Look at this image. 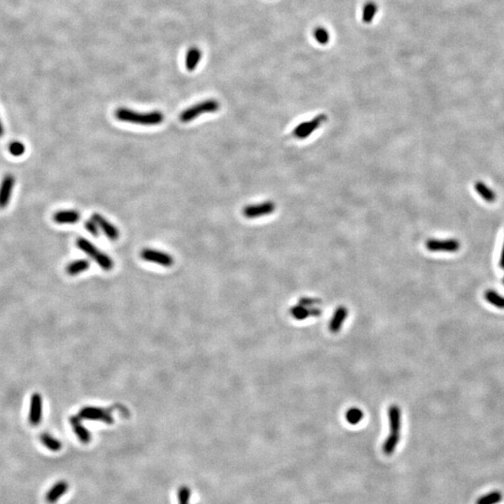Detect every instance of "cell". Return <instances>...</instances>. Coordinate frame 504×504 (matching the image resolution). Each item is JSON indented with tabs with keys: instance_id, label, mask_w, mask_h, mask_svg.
I'll list each match as a JSON object with an SVG mask.
<instances>
[{
	"instance_id": "33",
	"label": "cell",
	"mask_w": 504,
	"mask_h": 504,
	"mask_svg": "<svg viewBox=\"0 0 504 504\" xmlns=\"http://www.w3.org/2000/svg\"><path fill=\"white\" fill-rule=\"evenodd\" d=\"M502 282H503V285H504V277H503V280H502Z\"/></svg>"
},
{
	"instance_id": "29",
	"label": "cell",
	"mask_w": 504,
	"mask_h": 504,
	"mask_svg": "<svg viewBox=\"0 0 504 504\" xmlns=\"http://www.w3.org/2000/svg\"><path fill=\"white\" fill-rule=\"evenodd\" d=\"M84 227L93 236L99 235V227H98V224H96V222L92 220V218L84 223Z\"/></svg>"
},
{
	"instance_id": "2",
	"label": "cell",
	"mask_w": 504,
	"mask_h": 504,
	"mask_svg": "<svg viewBox=\"0 0 504 504\" xmlns=\"http://www.w3.org/2000/svg\"><path fill=\"white\" fill-rule=\"evenodd\" d=\"M389 422H390V435L386 439L383 445V452L387 456H390L395 452L396 447L401 440V411L397 405H391L389 409Z\"/></svg>"
},
{
	"instance_id": "10",
	"label": "cell",
	"mask_w": 504,
	"mask_h": 504,
	"mask_svg": "<svg viewBox=\"0 0 504 504\" xmlns=\"http://www.w3.org/2000/svg\"><path fill=\"white\" fill-rule=\"evenodd\" d=\"M426 247L430 251H458L460 247V243L456 239H447V240H438V239H429L426 242Z\"/></svg>"
},
{
	"instance_id": "24",
	"label": "cell",
	"mask_w": 504,
	"mask_h": 504,
	"mask_svg": "<svg viewBox=\"0 0 504 504\" xmlns=\"http://www.w3.org/2000/svg\"><path fill=\"white\" fill-rule=\"evenodd\" d=\"M502 499V494L499 491L487 493L477 499L476 504H498Z\"/></svg>"
},
{
	"instance_id": "1",
	"label": "cell",
	"mask_w": 504,
	"mask_h": 504,
	"mask_svg": "<svg viewBox=\"0 0 504 504\" xmlns=\"http://www.w3.org/2000/svg\"><path fill=\"white\" fill-rule=\"evenodd\" d=\"M115 117L124 122L139 125H158L164 121L165 116L158 110L149 112H138L132 109L120 108L115 111Z\"/></svg>"
},
{
	"instance_id": "26",
	"label": "cell",
	"mask_w": 504,
	"mask_h": 504,
	"mask_svg": "<svg viewBox=\"0 0 504 504\" xmlns=\"http://www.w3.org/2000/svg\"><path fill=\"white\" fill-rule=\"evenodd\" d=\"M314 38L321 45H326L330 41V33L325 27L319 26L314 30Z\"/></svg>"
},
{
	"instance_id": "19",
	"label": "cell",
	"mask_w": 504,
	"mask_h": 504,
	"mask_svg": "<svg viewBox=\"0 0 504 504\" xmlns=\"http://www.w3.org/2000/svg\"><path fill=\"white\" fill-rule=\"evenodd\" d=\"M89 267H90L89 261L84 260V259L77 260V261L70 263L67 266V273L69 275H76L89 269Z\"/></svg>"
},
{
	"instance_id": "9",
	"label": "cell",
	"mask_w": 504,
	"mask_h": 504,
	"mask_svg": "<svg viewBox=\"0 0 504 504\" xmlns=\"http://www.w3.org/2000/svg\"><path fill=\"white\" fill-rule=\"evenodd\" d=\"M15 186V178L12 174L5 175L0 183V208H5L10 204L13 189Z\"/></svg>"
},
{
	"instance_id": "32",
	"label": "cell",
	"mask_w": 504,
	"mask_h": 504,
	"mask_svg": "<svg viewBox=\"0 0 504 504\" xmlns=\"http://www.w3.org/2000/svg\"><path fill=\"white\" fill-rule=\"evenodd\" d=\"M4 133H5V129H4V126H3V123L0 119V138L4 136Z\"/></svg>"
},
{
	"instance_id": "17",
	"label": "cell",
	"mask_w": 504,
	"mask_h": 504,
	"mask_svg": "<svg viewBox=\"0 0 504 504\" xmlns=\"http://www.w3.org/2000/svg\"><path fill=\"white\" fill-rule=\"evenodd\" d=\"M80 218V214L77 210H61L53 215V220L58 224H77Z\"/></svg>"
},
{
	"instance_id": "20",
	"label": "cell",
	"mask_w": 504,
	"mask_h": 504,
	"mask_svg": "<svg viewBox=\"0 0 504 504\" xmlns=\"http://www.w3.org/2000/svg\"><path fill=\"white\" fill-rule=\"evenodd\" d=\"M378 12V5L374 1H368L363 7L362 11V21L363 23H372Z\"/></svg>"
},
{
	"instance_id": "6",
	"label": "cell",
	"mask_w": 504,
	"mask_h": 504,
	"mask_svg": "<svg viewBox=\"0 0 504 504\" xmlns=\"http://www.w3.org/2000/svg\"><path fill=\"white\" fill-rule=\"evenodd\" d=\"M275 204L273 201H264L260 204L248 205L243 209V215L246 218H258L275 212Z\"/></svg>"
},
{
	"instance_id": "22",
	"label": "cell",
	"mask_w": 504,
	"mask_h": 504,
	"mask_svg": "<svg viewBox=\"0 0 504 504\" xmlns=\"http://www.w3.org/2000/svg\"><path fill=\"white\" fill-rule=\"evenodd\" d=\"M201 52L197 48H192L186 56V68L189 71L195 70L200 62Z\"/></svg>"
},
{
	"instance_id": "7",
	"label": "cell",
	"mask_w": 504,
	"mask_h": 504,
	"mask_svg": "<svg viewBox=\"0 0 504 504\" xmlns=\"http://www.w3.org/2000/svg\"><path fill=\"white\" fill-rule=\"evenodd\" d=\"M80 419H88V420H96L102 421L107 424H112L114 419L110 413L103 408L99 407L87 406L82 408L79 413Z\"/></svg>"
},
{
	"instance_id": "13",
	"label": "cell",
	"mask_w": 504,
	"mask_h": 504,
	"mask_svg": "<svg viewBox=\"0 0 504 504\" xmlns=\"http://www.w3.org/2000/svg\"><path fill=\"white\" fill-rule=\"evenodd\" d=\"M69 483L65 480H61L55 483L51 489L46 493V501L48 503L54 504L57 502L59 498H62L69 490Z\"/></svg>"
},
{
	"instance_id": "25",
	"label": "cell",
	"mask_w": 504,
	"mask_h": 504,
	"mask_svg": "<svg viewBox=\"0 0 504 504\" xmlns=\"http://www.w3.org/2000/svg\"><path fill=\"white\" fill-rule=\"evenodd\" d=\"M345 418L350 424H358L363 418V412L359 408H350L345 414Z\"/></svg>"
},
{
	"instance_id": "12",
	"label": "cell",
	"mask_w": 504,
	"mask_h": 504,
	"mask_svg": "<svg viewBox=\"0 0 504 504\" xmlns=\"http://www.w3.org/2000/svg\"><path fill=\"white\" fill-rule=\"evenodd\" d=\"M92 220L98 224L99 229L102 230L104 235H106L109 240L116 241L120 236V232L118 228L111 223H109L107 218H104L102 215L94 213L92 214Z\"/></svg>"
},
{
	"instance_id": "14",
	"label": "cell",
	"mask_w": 504,
	"mask_h": 504,
	"mask_svg": "<svg viewBox=\"0 0 504 504\" xmlns=\"http://www.w3.org/2000/svg\"><path fill=\"white\" fill-rule=\"evenodd\" d=\"M69 423H70L72 429L74 430L75 434L80 439V441L82 444H89L90 443L91 439H92L91 433L82 425L79 416L78 417H74V416L73 417H70L69 418Z\"/></svg>"
},
{
	"instance_id": "5",
	"label": "cell",
	"mask_w": 504,
	"mask_h": 504,
	"mask_svg": "<svg viewBox=\"0 0 504 504\" xmlns=\"http://www.w3.org/2000/svg\"><path fill=\"white\" fill-rule=\"evenodd\" d=\"M327 118L328 117L326 114H320L311 120L299 123L298 125L293 129L292 133V137L300 140L309 138L313 133L316 132L326 121Z\"/></svg>"
},
{
	"instance_id": "27",
	"label": "cell",
	"mask_w": 504,
	"mask_h": 504,
	"mask_svg": "<svg viewBox=\"0 0 504 504\" xmlns=\"http://www.w3.org/2000/svg\"><path fill=\"white\" fill-rule=\"evenodd\" d=\"M9 151L15 157H20L25 152V146L21 141H12L9 145Z\"/></svg>"
},
{
	"instance_id": "3",
	"label": "cell",
	"mask_w": 504,
	"mask_h": 504,
	"mask_svg": "<svg viewBox=\"0 0 504 504\" xmlns=\"http://www.w3.org/2000/svg\"><path fill=\"white\" fill-rule=\"evenodd\" d=\"M78 248H80L81 251L86 253L89 257H91L94 262L105 271H110L113 268V261L112 259L105 254L104 252L100 251L97 246L92 244L90 241L87 240L83 237L78 238L76 242Z\"/></svg>"
},
{
	"instance_id": "8",
	"label": "cell",
	"mask_w": 504,
	"mask_h": 504,
	"mask_svg": "<svg viewBox=\"0 0 504 504\" xmlns=\"http://www.w3.org/2000/svg\"><path fill=\"white\" fill-rule=\"evenodd\" d=\"M140 256L146 262L154 263L165 267H170L174 264V259L170 254L156 249L144 248L140 253Z\"/></svg>"
},
{
	"instance_id": "11",
	"label": "cell",
	"mask_w": 504,
	"mask_h": 504,
	"mask_svg": "<svg viewBox=\"0 0 504 504\" xmlns=\"http://www.w3.org/2000/svg\"><path fill=\"white\" fill-rule=\"evenodd\" d=\"M43 401L40 393L36 392L31 396L30 409H29V422L32 426H38L42 419Z\"/></svg>"
},
{
	"instance_id": "21",
	"label": "cell",
	"mask_w": 504,
	"mask_h": 504,
	"mask_svg": "<svg viewBox=\"0 0 504 504\" xmlns=\"http://www.w3.org/2000/svg\"><path fill=\"white\" fill-rule=\"evenodd\" d=\"M475 188H476V192L478 193V195H480L483 199H485L488 203H493L494 201L496 200V198H497L496 194L490 188H488L486 184L483 183L481 181H478L475 185Z\"/></svg>"
},
{
	"instance_id": "16",
	"label": "cell",
	"mask_w": 504,
	"mask_h": 504,
	"mask_svg": "<svg viewBox=\"0 0 504 504\" xmlns=\"http://www.w3.org/2000/svg\"><path fill=\"white\" fill-rule=\"evenodd\" d=\"M348 316H349V310L346 309V307H344L343 305L339 306L336 311L334 312L333 317L330 322V325H329L330 331L332 333L338 332L343 326Z\"/></svg>"
},
{
	"instance_id": "28",
	"label": "cell",
	"mask_w": 504,
	"mask_h": 504,
	"mask_svg": "<svg viewBox=\"0 0 504 504\" xmlns=\"http://www.w3.org/2000/svg\"><path fill=\"white\" fill-rule=\"evenodd\" d=\"M191 490L188 487L183 486L178 489V501L179 504H189L190 498H191Z\"/></svg>"
},
{
	"instance_id": "23",
	"label": "cell",
	"mask_w": 504,
	"mask_h": 504,
	"mask_svg": "<svg viewBox=\"0 0 504 504\" xmlns=\"http://www.w3.org/2000/svg\"><path fill=\"white\" fill-rule=\"evenodd\" d=\"M485 298L489 304H492L495 307L504 309V297L499 295L498 292L493 290H487L485 292Z\"/></svg>"
},
{
	"instance_id": "18",
	"label": "cell",
	"mask_w": 504,
	"mask_h": 504,
	"mask_svg": "<svg viewBox=\"0 0 504 504\" xmlns=\"http://www.w3.org/2000/svg\"><path fill=\"white\" fill-rule=\"evenodd\" d=\"M42 445L52 452H58L62 449L61 442L48 432H43L40 437Z\"/></svg>"
},
{
	"instance_id": "15",
	"label": "cell",
	"mask_w": 504,
	"mask_h": 504,
	"mask_svg": "<svg viewBox=\"0 0 504 504\" xmlns=\"http://www.w3.org/2000/svg\"><path fill=\"white\" fill-rule=\"evenodd\" d=\"M290 312L291 315L298 321H303L308 317H320L321 315V310L319 307L308 308L300 304L292 306Z\"/></svg>"
},
{
	"instance_id": "4",
	"label": "cell",
	"mask_w": 504,
	"mask_h": 504,
	"mask_svg": "<svg viewBox=\"0 0 504 504\" xmlns=\"http://www.w3.org/2000/svg\"><path fill=\"white\" fill-rule=\"evenodd\" d=\"M219 109V103L217 100L208 99L200 103L195 104V106L191 107L181 112L179 115V120L181 122H189L195 120L198 116L206 113H214Z\"/></svg>"
},
{
	"instance_id": "30",
	"label": "cell",
	"mask_w": 504,
	"mask_h": 504,
	"mask_svg": "<svg viewBox=\"0 0 504 504\" xmlns=\"http://www.w3.org/2000/svg\"><path fill=\"white\" fill-rule=\"evenodd\" d=\"M321 300L313 298H301L299 300V304L304 305L305 307H316L317 304H321Z\"/></svg>"
},
{
	"instance_id": "31",
	"label": "cell",
	"mask_w": 504,
	"mask_h": 504,
	"mask_svg": "<svg viewBox=\"0 0 504 504\" xmlns=\"http://www.w3.org/2000/svg\"><path fill=\"white\" fill-rule=\"evenodd\" d=\"M499 265L500 267L504 269V244L503 247H502V250H501V256H500V260H499Z\"/></svg>"
}]
</instances>
